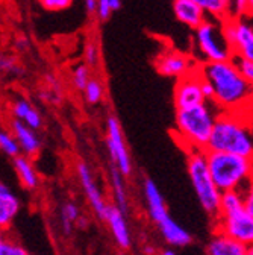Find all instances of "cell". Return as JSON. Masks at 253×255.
I'll return each instance as SVG.
<instances>
[{"instance_id":"6da1fadb","label":"cell","mask_w":253,"mask_h":255,"mask_svg":"<svg viewBox=\"0 0 253 255\" xmlns=\"http://www.w3.org/2000/svg\"><path fill=\"white\" fill-rule=\"evenodd\" d=\"M199 70L203 79L212 87V102L221 111H246L252 85L243 76L234 58L215 62H199Z\"/></svg>"},{"instance_id":"7a4b0ae2","label":"cell","mask_w":253,"mask_h":255,"mask_svg":"<svg viewBox=\"0 0 253 255\" xmlns=\"http://www.w3.org/2000/svg\"><path fill=\"white\" fill-rule=\"evenodd\" d=\"M220 111L221 110L212 101L176 110L174 138L186 152L206 150V144Z\"/></svg>"},{"instance_id":"3957f363","label":"cell","mask_w":253,"mask_h":255,"mask_svg":"<svg viewBox=\"0 0 253 255\" xmlns=\"http://www.w3.org/2000/svg\"><path fill=\"white\" fill-rule=\"evenodd\" d=\"M206 150L229 152L253 158V132L244 111H220Z\"/></svg>"},{"instance_id":"277c9868","label":"cell","mask_w":253,"mask_h":255,"mask_svg":"<svg viewBox=\"0 0 253 255\" xmlns=\"http://www.w3.org/2000/svg\"><path fill=\"white\" fill-rule=\"evenodd\" d=\"M206 164L217 188L223 191H243L253 175V158L229 152L205 150Z\"/></svg>"},{"instance_id":"5b68a950","label":"cell","mask_w":253,"mask_h":255,"mask_svg":"<svg viewBox=\"0 0 253 255\" xmlns=\"http://www.w3.org/2000/svg\"><path fill=\"white\" fill-rule=\"evenodd\" d=\"M143 195L146 199L147 213L156 228L160 230V234L163 236L166 243L174 248H182L193 242L191 234L170 216L161 190L158 188L153 179L146 178L143 181Z\"/></svg>"},{"instance_id":"8992f818","label":"cell","mask_w":253,"mask_h":255,"mask_svg":"<svg viewBox=\"0 0 253 255\" xmlns=\"http://www.w3.org/2000/svg\"><path fill=\"white\" fill-rule=\"evenodd\" d=\"M186 170L199 204L202 205L206 214H209L212 219H217L220 210L221 191L212 181V176L206 164L205 150H188Z\"/></svg>"},{"instance_id":"52a82bcc","label":"cell","mask_w":253,"mask_h":255,"mask_svg":"<svg viewBox=\"0 0 253 255\" xmlns=\"http://www.w3.org/2000/svg\"><path fill=\"white\" fill-rule=\"evenodd\" d=\"M194 47L199 53V62H215L234 58L228 43L223 20L206 18L194 29Z\"/></svg>"},{"instance_id":"ba28073f","label":"cell","mask_w":253,"mask_h":255,"mask_svg":"<svg viewBox=\"0 0 253 255\" xmlns=\"http://www.w3.org/2000/svg\"><path fill=\"white\" fill-rule=\"evenodd\" d=\"M225 34L234 58L253 62V15L223 20Z\"/></svg>"},{"instance_id":"9c48e42d","label":"cell","mask_w":253,"mask_h":255,"mask_svg":"<svg viewBox=\"0 0 253 255\" xmlns=\"http://www.w3.org/2000/svg\"><path fill=\"white\" fill-rule=\"evenodd\" d=\"M106 147L112 166H115L124 176H129L132 173V159L124 141L121 125L114 116H108L106 119Z\"/></svg>"},{"instance_id":"30bf717a","label":"cell","mask_w":253,"mask_h":255,"mask_svg":"<svg viewBox=\"0 0 253 255\" xmlns=\"http://www.w3.org/2000/svg\"><path fill=\"white\" fill-rule=\"evenodd\" d=\"M215 223L217 231L235 239L246 246L253 245V214H250L246 208L229 216H218Z\"/></svg>"},{"instance_id":"8fae6325","label":"cell","mask_w":253,"mask_h":255,"mask_svg":"<svg viewBox=\"0 0 253 255\" xmlns=\"http://www.w3.org/2000/svg\"><path fill=\"white\" fill-rule=\"evenodd\" d=\"M202 84H203V78L200 75L199 66L196 69H193L189 73L179 78L174 85V107H176V110L199 105V104L205 102L206 98L203 94Z\"/></svg>"},{"instance_id":"7c38bea8","label":"cell","mask_w":253,"mask_h":255,"mask_svg":"<svg viewBox=\"0 0 253 255\" xmlns=\"http://www.w3.org/2000/svg\"><path fill=\"white\" fill-rule=\"evenodd\" d=\"M197 66L199 62L193 56L174 49L164 50L163 53L158 55L155 61V67L158 73L166 78H176V79L189 73Z\"/></svg>"},{"instance_id":"4fadbf2b","label":"cell","mask_w":253,"mask_h":255,"mask_svg":"<svg viewBox=\"0 0 253 255\" xmlns=\"http://www.w3.org/2000/svg\"><path fill=\"white\" fill-rule=\"evenodd\" d=\"M76 172H78V178L82 185V190H84V193H85L92 211L103 220L109 204L105 201V198L102 195V190H100L97 181L94 179V175H92L89 166L85 161H79L76 166Z\"/></svg>"},{"instance_id":"5bb4252c","label":"cell","mask_w":253,"mask_h":255,"mask_svg":"<svg viewBox=\"0 0 253 255\" xmlns=\"http://www.w3.org/2000/svg\"><path fill=\"white\" fill-rule=\"evenodd\" d=\"M103 222L108 223V227H109L117 245L121 249H129L132 245V237H131L128 220H126V214L123 211H120L115 205H109Z\"/></svg>"},{"instance_id":"9a60e30c","label":"cell","mask_w":253,"mask_h":255,"mask_svg":"<svg viewBox=\"0 0 253 255\" xmlns=\"http://www.w3.org/2000/svg\"><path fill=\"white\" fill-rule=\"evenodd\" d=\"M11 132L14 134L23 155H26L27 158H34V156H37L40 153L41 140H40L35 129H32L30 126L24 125L23 122L14 119L11 122Z\"/></svg>"},{"instance_id":"2e32d148","label":"cell","mask_w":253,"mask_h":255,"mask_svg":"<svg viewBox=\"0 0 253 255\" xmlns=\"http://www.w3.org/2000/svg\"><path fill=\"white\" fill-rule=\"evenodd\" d=\"M20 208L21 202L14 190L0 181V228L8 230L20 213Z\"/></svg>"},{"instance_id":"e0dca14e","label":"cell","mask_w":253,"mask_h":255,"mask_svg":"<svg viewBox=\"0 0 253 255\" xmlns=\"http://www.w3.org/2000/svg\"><path fill=\"white\" fill-rule=\"evenodd\" d=\"M173 12L182 24L193 30L208 18L203 9L193 0H173Z\"/></svg>"},{"instance_id":"ac0fdd59","label":"cell","mask_w":253,"mask_h":255,"mask_svg":"<svg viewBox=\"0 0 253 255\" xmlns=\"http://www.w3.org/2000/svg\"><path fill=\"white\" fill-rule=\"evenodd\" d=\"M208 255H247V246L237 242L235 239L215 231L206 246Z\"/></svg>"},{"instance_id":"d6986e66","label":"cell","mask_w":253,"mask_h":255,"mask_svg":"<svg viewBox=\"0 0 253 255\" xmlns=\"http://www.w3.org/2000/svg\"><path fill=\"white\" fill-rule=\"evenodd\" d=\"M11 113L15 117V120L23 122L24 125L30 126L32 129L38 131L43 126V117L41 114L37 111V108L30 104L29 101H26L24 98H18L12 102L11 105Z\"/></svg>"},{"instance_id":"ffe728a7","label":"cell","mask_w":253,"mask_h":255,"mask_svg":"<svg viewBox=\"0 0 253 255\" xmlns=\"http://www.w3.org/2000/svg\"><path fill=\"white\" fill-rule=\"evenodd\" d=\"M12 159H14V170L21 185L27 190H37L40 187V175L34 167L32 161H30V158H27L26 155H18Z\"/></svg>"},{"instance_id":"44dd1931","label":"cell","mask_w":253,"mask_h":255,"mask_svg":"<svg viewBox=\"0 0 253 255\" xmlns=\"http://www.w3.org/2000/svg\"><path fill=\"white\" fill-rule=\"evenodd\" d=\"M124 178L126 176L115 166H111L109 184H111V188H112L115 207L126 214V213H128V208H129V199H128V191H126V185H124Z\"/></svg>"},{"instance_id":"7402d4cb","label":"cell","mask_w":253,"mask_h":255,"mask_svg":"<svg viewBox=\"0 0 253 255\" xmlns=\"http://www.w3.org/2000/svg\"><path fill=\"white\" fill-rule=\"evenodd\" d=\"M81 217V208L76 202L67 201L61 207V230L66 236H70L73 233V228Z\"/></svg>"},{"instance_id":"603a6c76","label":"cell","mask_w":253,"mask_h":255,"mask_svg":"<svg viewBox=\"0 0 253 255\" xmlns=\"http://www.w3.org/2000/svg\"><path fill=\"white\" fill-rule=\"evenodd\" d=\"M193 2H196L203 9L208 18L226 20L229 17V0H193Z\"/></svg>"},{"instance_id":"cb8c5ba5","label":"cell","mask_w":253,"mask_h":255,"mask_svg":"<svg viewBox=\"0 0 253 255\" xmlns=\"http://www.w3.org/2000/svg\"><path fill=\"white\" fill-rule=\"evenodd\" d=\"M244 208L243 193L241 191H223L220 196V210L218 216H229ZM217 216V217H218Z\"/></svg>"},{"instance_id":"d4e9b609","label":"cell","mask_w":253,"mask_h":255,"mask_svg":"<svg viewBox=\"0 0 253 255\" xmlns=\"http://www.w3.org/2000/svg\"><path fill=\"white\" fill-rule=\"evenodd\" d=\"M0 255H29V254L17 240H14L6 234V230L0 228Z\"/></svg>"},{"instance_id":"484cf974","label":"cell","mask_w":253,"mask_h":255,"mask_svg":"<svg viewBox=\"0 0 253 255\" xmlns=\"http://www.w3.org/2000/svg\"><path fill=\"white\" fill-rule=\"evenodd\" d=\"M103 94H105V88L103 84L99 79H89L85 90H84V96H85V101L89 105H97L102 102L103 99Z\"/></svg>"},{"instance_id":"4316f807","label":"cell","mask_w":253,"mask_h":255,"mask_svg":"<svg viewBox=\"0 0 253 255\" xmlns=\"http://www.w3.org/2000/svg\"><path fill=\"white\" fill-rule=\"evenodd\" d=\"M0 150L9 158H15L21 153L20 146L11 131L0 129Z\"/></svg>"},{"instance_id":"83f0119b","label":"cell","mask_w":253,"mask_h":255,"mask_svg":"<svg viewBox=\"0 0 253 255\" xmlns=\"http://www.w3.org/2000/svg\"><path fill=\"white\" fill-rule=\"evenodd\" d=\"M89 79H91V76H89V66H86L85 62L76 64V66L72 69V82H73L76 90L84 91Z\"/></svg>"},{"instance_id":"f1b7e54d","label":"cell","mask_w":253,"mask_h":255,"mask_svg":"<svg viewBox=\"0 0 253 255\" xmlns=\"http://www.w3.org/2000/svg\"><path fill=\"white\" fill-rule=\"evenodd\" d=\"M8 73L20 76L23 73V69L18 66V62L12 56L0 53V75H8Z\"/></svg>"},{"instance_id":"f546056e","label":"cell","mask_w":253,"mask_h":255,"mask_svg":"<svg viewBox=\"0 0 253 255\" xmlns=\"http://www.w3.org/2000/svg\"><path fill=\"white\" fill-rule=\"evenodd\" d=\"M229 17L231 18H240L249 15V5L247 0H229Z\"/></svg>"},{"instance_id":"4dcf8cb0","label":"cell","mask_w":253,"mask_h":255,"mask_svg":"<svg viewBox=\"0 0 253 255\" xmlns=\"http://www.w3.org/2000/svg\"><path fill=\"white\" fill-rule=\"evenodd\" d=\"M37 2L47 11H64L72 6L75 0H37Z\"/></svg>"},{"instance_id":"1f68e13d","label":"cell","mask_w":253,"mask_h":255,"mask_svg":"<svg viewBox=\"0 0 253 255\" xmlns=\"http://www.w3.org/2000/svg\"><path fill=\"white\" fill-rule=\"evenodd\" d=\"M85 64L89 67H94V66H97V62H99V49H97V44L94 43V41H88L85 44Z\"/></svg>"},{"instance_id":"d6a6232c","label":"cell","mask_w":253,"mask_h":255,"mask_svg":"<svg viewBox=\"0 0 253 255\" xmlns=\"http://www.w3.org/2000/svg\"><path fill=\"white\" fill-rule=\"evenodd\" d=\"M241 193H243L244 208H246L250 214H253V175H252V178L249 179L247 185L244 187V190L241 191Z\"/></svg>"},{"instance_id":"836d02e7","label":"cell","mask_w":253,"mask_h":255,"mask_svg":"<svg viewBox=\"0 0 253 255\" xmlns=\"http://www.w3.org/2000/svg\"><path fill=\"white\" fill-rule=\"evenodd\" d=\"M234 59H235V62H237V66L240 67L243 76L247 79V82H249V84L252 85V88H253V62L246 61V59H240V58H234Z\"/></svg>"},{"instance_id":"e575fe53","label":"cell","mask_w":253,"mask_h":255,"mask_svg":"<svg viewBox=\"0 0 253 255\" xmlns=\"http://www.w3.org/2000/svg\"><path fill=\"white\" fill-rule=\"evenodd\" d=\"M97 17L103 21L109 20V17L112 15V8H111V3L109 0H97Z\"/></svg>"},{"instance_id":"d590c367","label":"cell","mask_w":253,"mask_h":255,"mask_svg":"<svg viewBox=\"0 0 253 255\" xmlns=\"http://www.w3.org/2000/svg\"><path fill=\"white\" fill-rule=\"evenodd\" d=\"M15 49L20 50V52H26V50L29 49V40H27L26 37L17 38V41H15Z\"/></svg>"},{"instance_id":"8d00e7d4","label":"cell","mask_w":253,"mask_h":255,"mask_svg":"<svg viewBox=\"0 0 253 255\" xmlns=\"http://www.w3.org/2000/svg\"><path fill=\"white\" fill-rule=\"evenodd\" d=\"M84 5L88 14H94L97 9V0H84Z\"/></svg>"},{"instance_id":"74e56055","label":"cell","mask_w":253,"mask_h":255,"mask_svg":"<svg viewBox=\"0 0 253 255\" xmlns=\"http://www.w3.org/2000/svg\"><path fill=\"white\" fill-rule=\"evenodd\" d=\"M109 3H111L112 12H115L121 8V0H109Z\"/></svg>"},{"instance_id":"f35d334b","label":"cell","mask_w":253,"mask_h":255,"mask_svg":"<svg viewBox=\"0 0 253 255\" xmlns=\"http://www.w3.org/2000/svg\"><path fill=\"white\" fill-rule=\"evenodd\" d=\"M246 113V117H247V122H249V126L253 132V111H244Z\"/></svg>"},{"instance_id":"ab89813d","label":"cell","mask_w":253,"mask_h":255,"mask_svg":"<svg viewBox=\"0 0 253 255\" xmlns=\"http://www.w3.org/2000/svg\"><path fill=\"white\" fill-rule=\"evenodd\" d=\"M249 5V15H253V0H247Z\"/></svg>"},{"instance_id":"60d3db41","label":"cell","mask_w":253,"mask_h":255,"mask_svg":"<svg viewBox=\"0 0 253 255\" xmlns=\"http://www.w3.org/2000/svg\"><path fill=\"white\" fill-rule=\"evenodd\" d=\"M160 255H176V252H174L173 249H166V251H163Z\"/></svg>"},{"instance_id":"b9f144b4","label":"cell","mask_w":253,"mask_h":255,"mask_svg":"<svg viewBox=\"0 0 253 255\" xmlns=\"http://www.w3.org/2000/svg\"><path fill=\"white\" fill-rule=\"evenodd\" d=\"M246 111H253V94L250 96V101H249V105H247Z\"/></svg>"},{"instance_id":"7bdbcfd3","label":"cell","mask_w":253,"mask_h":255,"mask_svg":"<svg viewBox=\"0 0 253 255\" xmlns=\"http://www.w3.org/2000/svg\"><path fill=\"white\" fill-rule=\"evenodd\" d=\"M247 255H253V245L247 246Z\"/></svg>"}]
</instances>
